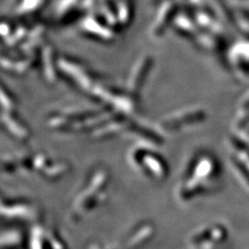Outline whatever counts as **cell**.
Masks as SVG:
<instances>
[{"label": "cell", "mask_w": 249, "mask_h": 249, "mask_svg": "<svg viewBox=\"0 0 249 249\" xmlns=\"http://www.w3.org/2000/svg\"><path fill=\"white\" fill-rule=\"evenodd\" d=\"M228 238V231L220 224L212 225L201 231L194 237L193 243L204 249H214Z\"/></svg>", "instance_id": "6da1fadb"}]
</instances>
